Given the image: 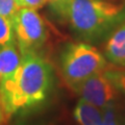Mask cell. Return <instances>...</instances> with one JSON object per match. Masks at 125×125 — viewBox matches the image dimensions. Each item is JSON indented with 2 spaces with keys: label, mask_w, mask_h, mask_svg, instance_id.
Instances as JSON below:
<instances>
[{
  "label": "cell",
  "mask_w": 125,
  "mask_h": 125,
  "mask_svg": "<svg viewBox=\"0 0 125 125\" xmlns=\"http://www.w3.org/2000/svg\"><path fill=\"white\" fill-rule=\"evenodd\" d=\"M14 75L0 83V105L5 117H10L42 102L49 92L51 66L38 53L21 55Z\"/></svg>",
  "instance_id": "6da1fadb"
},
{
  "label": "cell",
  "mask_w": 125,
  "mask_h": 125,
  "mask_svg": "<svg viewBox=\"0 0 125 125\" xmlns=\"http://www.w3.org/2000/svg\"><path fill=\"white\" fill-rule=\"evenodd\" d=\"M80 39L96 42L125 22V2L116 0H62L50 3Z\"/></svg>",
  "instance_id": "7a4b0ae2"
},
{
  "label": "cell",
  "mask_w": 125,
  "mask_h": 125,
  "mask_svg": "<svg viewBox=\"0 0 125 125\" xmlns=\"http://www.w3.org/2000/svg\"><path fill=\"white\" fill-rule=\"evenodd\" d=\"M107 68L106 58L96 47L87 43H72L61 56L62 77L72 90L83 80Z\"/></svg>",
  "instance_id": "3957f363"
},
{
  "label": "cell",
  "mask_w": 125,
  "mask_h": 125,
  "mask_svg": "<svg viewBox=\"0 0 125 125\" xmlns=\"http://www.w3.org/2000/svg\"><path fill=\"white\" fill-rule=\"evenodd\" d=\"M13 26L21 55L38 53L47 40V26L37 10L21 7L16 14Z\"/></svg>",
  "instance_id": "277c9868"
},
{
  "label": "cell",
  "mask_w": 125,
  "mask_h": 125,
  "mask_svg": "<svg viewBox=\"0 0 125 125\" xmlns=\"http://www.w3.org/2000/svg\"><path fill=\"white\" fill-rule=\"evenodd\" d=\"M83 99L93 105L104 109L114 103L118 91L104 71L83 80L73 89Z\"/></svg>",
  "instance_id": "5b68a950"
},
{
  "label": "cell",
  "mask_w": 125,
  "mask_h": 125,
  "mask_svg": "<svg viewBox=\"0 0 125 125\" xmlns=\"http://www.w3.org/2000/svg\"><path fill=\"white\" fill-rule=\"evenodd\" d=\"M104 56L115 67H125V22L109 33L104 46Z\"/></svg>",
  "instance_id": "8992f818"
},
{
  "label": "cell",
  "mask_w": 125,
  "mask_h": 125,
  "mask_svg": "<svg viewBox=\"0 0 125 125\" xmlns=\"http://www.w3.org/2000/svg\"><path fill=\"white\" fill-rule=\"evenodd\" d=\"M21 53L16 46V41L0 46V83L14 75L20 66Z\"/></svg>",
  "instance_id": "52a82bcc"
},
{
  "label": "cell",
  "mask_w": 125,
  "mask_h": 125,
  "mask_svg": "<svg viewBox=\"0 0 125 125\" xmlns=\"http://www.w3.org/2000/svg\"><path fill=\"white\" fill-rule=\"evenodd\" d=\"M73 115L79 125H101L103 120V111L101 108L81 98L74 108Z\"/></svg>",
  "instance_id": "ba28073f"
},
{
  "label": "cell",
  "mask_w": 125,
  "mask_h": 125,
  "mask_svg": "<svg viewBox=\"0 0 125 125\" xmlns=\"http://www.w3.org/2000/svg\"><path fill=\"white\" fill-rule=\"evenodd\" d=\"M104 73L111 79L118 93L125 96V67L106 68L104 70Z\"/></svg>",
  "instance_id": "9c48e42d"
},
{
  "label": "cell",
  "mask_w": 125,
  "mask_h": 125,
  "mask_svg": "<svg viewBox=\"0 0 125 125\" xmlns=\"http://www.w3.org/2000/svg\"><path fill=\"white\" fill-rule=\"evenodd\" d=\"M15 31L11 21L0 15V46L15 42Z\"/></svg>",
  "instance_id": "30bf717a"
},
{
  "label": "cell",
  "mask_w": 125,
  "mask_h": 125,
  "mask_svg": "<svg viewBox=\"0 0 125 125\" xmlns=\"http://www.w3.org/2000/svg\"><path fill=\"white\" fill-rule=\"evenodd\" d=\"M21 9L17 0H0V15L11 21L15 18L16 14Z\"/></svg>",
  "instance_id": "8fae6325"
},
{
  "label": "cell",
  "mask_w": 125,
  "mask_h": 125,
  "mask_svg": "<svg viewBox=\"0 0 125 125\" xmlns=\"http://www.w3.org/2000/svg\"><path fill=\"white\" fill-rule=\"evenodd\" d=\"M101 125H119L115 104L113 103L103 109V120Z\"/></svg>",
  "instance_id": "7c38bea8"
},
{
  "label": "cell",
  "mask_w": 125,
  "mask_h": 125,
  "mask_svg": "<svg viewBox=\"0 0 125 125\" xmlns=\"http://www.w3.org/2000/svg\"><path fill=\"white\" fill-rule=\"evenodd\" d=\"M17 2L21 7L39 10L44 6L46 3H48L49 0H17Z\"/></svg>",
  "instance_id": "4fadbf2b"
},
{
  "label": "cell",
  "mask_w": 125,
  "mask_h": 125,
  "mask_svg": "<svg viewBox=\"0 0 125 125\" xmlns=\"http://www.w3.org/2000/svg\"><path fill=\"white\" fill-rule=\"evenodd\" d=\"M2 120V109H1V105H0V123H1Z\"/></svg>",
  "instance_id": "5bb4252c"
},
{
  "label": "cell",
  "mask_w": 125,
  "mask_h": 125,
  "mask_svg": "<svg viewBox=\"0 0 125 125\" xmlns=\"http://www.w3.org/2000/svg\"><path fill=\"white\" fill-rule=\"evenodd\" d=\"M58 1H62V0H49V3H55Z\"/></svg>",
  "instance_id": "9a60e30c"
},
{
  "label": "cell",
  "mask_w": 125,
  "mask_h": 125,
  "mask_svg": "<svg viewBox=\"0 0 125 125\" xmlns=\"http://www.w3.org/2000/svg\"><path fill=\"white\" fill-rule=\"evenodd\" d=\"M124 125H125V123H124Z\"/></svg>",
  "instance_id": "2e32d148"
}]
</instances>
